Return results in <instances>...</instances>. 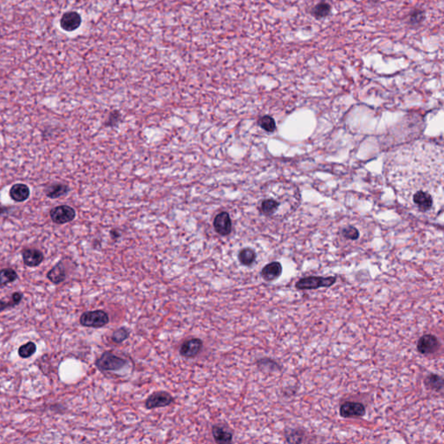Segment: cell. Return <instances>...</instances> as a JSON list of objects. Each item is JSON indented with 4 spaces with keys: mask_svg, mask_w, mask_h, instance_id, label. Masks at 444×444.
Listing matches in <instances>:
<instances>
[{
    "mask_svg": "<svg viewBox=\"0 0 444 444\" xmlns=\"http://www.w3.org/2000/svg\"><path fill=\"white\" fill-rule=\"evenodd\" d=\"M387 178L408 208L430 216L442 204V150L428 143L409 144L386 162Z\"/></svg>",
    "mask_w": 444,
    "mask_h": 444,
    "instance_id": "1",
    "label": "cell"
},
{
    "mask_svg": "<svg viewBox=\"0 0 444 444\" xmlns=\"http://www.w3.org/2000/svg\"><path fill=\"white\" fill-rule=\"evenodd\" d=\"M284 195L281 199L278 197L266 198L263 200L260 203L259 211L260 213L266 217H273L281 211L283 214H287L289 209L292 208L291 203L285 200Z\"/></svg>",
    "mask_w": 444,
    "mask_h": 444,
    "instance_id": "2",
    "label": "cell"
},
{
    "mask_svg": "<svg viewBox=\"0 0 444 444\" xmlns=\"http://www.w3.org/2000/svg\"><path fill=\"white\" fill-rule=\"evenodd\" d=\"M336 282V276H308L298 280L296 282L295 287L298 290H316L324 287H331Z\"/></svg>",
    "mask_w": 444,
    "mask_h": 444,
    "instance_id": "3",
    "label": "cell"
},
{
    "mask_svg": "<svg viewBox=\"0 0 444 444\" xmlns=\"http://www.w3.org/2000/svg\"><path fill=\"white\" fill-rule=\"evenodd\" d=\"M96 365L103 371H116L126 366L127 360L111 353V351H105L97 359Z\"/></svg>",
    "mask_w": 444,
    "mask_h": 444,
    "instance_id": "4",
    "label": "cell"
},
{
    "mask_svg": "<svg viewBox=\"0 0 444 444\" xmlns=\"http://www.w3.org/2000/svg\"><path fill=\"white\" fill-rule=\"evenodd\" d=\"M110 322L109 315L102 310L86 311L80 317V324L85 327H104Z\"/></svg>",
    "mask_w": 444,
    "mask_h": 444,
    "instance_id": "5",
    "label": "cell"
},
{
    "mask_svg": "<svg viewBox=\"0 0 444 444\" xmlns=\"http://www.w3.org/2000/svg\"><path fill=\"white\" fill-rule=\"evenodd\" d=\"M50 216L52 218V221L58 225L68 223L73 221L76 218V211L74 208L67 206V205H61L59 207L52 208L50 212Z\"/></svg>",
    "mask_w": 444,
    "mask_h": 444,
    "instance_id": "6",
    "label": "cell"
},
{
    "mask_svg": "<svg viewBox=\"0 0 444 444\" xmlns=\"http://www.w3.org/2000/svg\"><path fill=\"white\" fill-rule=\"evenodd\" d=\"M417 350L422 355H431L441 348V343L437 337L432 334H425L419 338Z\"/></svg>",
    "mask_w": 444,
    "mask_h": 444,
    "instance_id": "7",
    "label": "cell"
},
{
    "mask_svg": "<svg viewBox=\"0 0 444 444\" xmlns=\"http://www.w3.org/2000/svg\"><path fill=\"white\" fill-rule=\"evenodd\" d=\"M366 408L363 403L358 402H345L340 406L339 415L343 418L362 417L365 415Z\"/></svg>",
    "mask_w": 444,
    "mask_h": 444,
    "instance_id": "8",
    "label": "cell"
},
{
    "mask_svg": "<svg viewBox=\"0 0 444 444\" xmlns=\"http://www.w3.org/2000/svg\"><path fill=\"white\" fill-rule=\"evenodd\" d=\"M174 402L172 395L166 391H157L149 395L145 402V407L148 409L162 408L170 405Z\"/></svg>",
    "mask_w": 444,
    "mask_h": 444,
    "instance_id": "9",
    "label": "cell"
},
{
    "mask_svg": "<svg viewBox=\"0 0 444 444\" xmlns=\"http://www.w3.org/2000/svg\"><path fill=\"white\" fill-rule=\"evenodd\" d=\"M337 229V235L346 241H357L361 237V227L351 222L341 224Z\"/></svg>",
    "mask_w": 444,
    "mask_h": 444,
    "instance_id": "10",
    "label": "cell"
},
{
    "mask_svg": "<svg viewBox=\"0 0 444 444\" xmlns=\"http://www.w3.org/2000/svg\"><path fill=\"white\" fill-rule=\"evenodd\" d=\"M203 347V342L200 338H191L182 344L179 352L181 356L186 358H192L201 352Z\"/></svg>",
    "mask_w": 444,
    "mask_h": 444,
    "instance_id": "11",
    "label": "cell"
},
{
    "mask_svg": "<svg viewBox=\"0 0 444 444\" xmlns=\"http://www.w3.org/2000/svg\"><path fill=\"white\" fill-rule=\"evenodd\" d=\"M214 227L218 234L222 236L230 234L232 232V221L227 212H221L218 214L214 221Z\"/></svg>",
    "mask_w": 444,
    "mask_h": 444,
    "instance_id": "12",
    "label": "cell"
},
{
    "mask_svg": "<svg viewBox=\"0 0 444 444\" xmlns=\"http://www.w3.org/2000/svg\"><path fill=\"white\" fill-rule=\"evenodd\" d=\"M82 24L80 14L76 12H68L63 15L60 20V26L65 32H74L78 30Z\"/></svg>",
    "mask_w": 444,
    "mask_h": 444,
    "instance_id": "13",
    "label": "cell"
},
{
    "mask_svg": "<svg viewBox=\"0 0 444 444\" xmlns=\"http://www.w3.org/2000/svg\"><path fill=\"white\" fill-rule=\"evenodd\" d=\"M283 272L282 265L278 261H272L263 267L260 275L266 281L271 282L279 279Z\"/></svg>",
    "mask_w": 444,
    "mask_h": 444,
    "instance_id": "14",
    "label": "cell"
},
{
    "mask_svg": "<svg viewBox=\"0 0 444 444\" xmlns=\"http://www.w3.org/2000/svg\"><path fill=\"white\" fill-rule=\"evenodd\" d=\"M24 264L29 267L39 266L44 261V253L38 249H25L22 252Z\"/></svg>",
    "mask_w": 444,
    "mask_h": 444,
    "instance_id": "15",
    "label": "cell"
},
{
    "mask_svg": "<svg viewBox=\"0 0 444 444\" xmlns=\"http://www.w3.org/2000/svg\"><path fill=\"white\" fill-rule=\"evenodd\" d=\"M9 194L13 201L23 202L30 197V188L23 183H17L11 188Z\"/></svg>",
    "mask_w": 444,
    "mask_h": 444,
    "instance_id": "16",
    "label": "cell"
},
{
    "mask_svg": "<svg viewBox=\"0 0 444 444\" xmlns=\"http://www.w3.org/2000/svg\"><path fill=\"white\" fill-rule=\"evenodd\" d=\"M47 279L55 285H59L65 281L66 279V271L62 261L58 263L55 266H53L52 269L50 270L47 273Z\"/></svg>",
    "mask_w": 444,
    "mask_h": 444,
    "instance_id": "17",
    "label": "cell"
},
{
    "mask_svg": "<svg viewBox=\"0 0 444 444\" xmlns=\"http://www.w3.org/2000/svg\"><path fill=\"white\" fill-rule=\"evenodd\" d=\"M212 434L214 441L217 443H230L233 440L232 432L228 431L226 428H222L219 425H215L212 428Z\"/></svg>",
    "mask_w": 444,
    "mask_h": 444,
    "instance_id": "18",
    "label": "cell"
},
{
    "mask_svg": "<svg viewBox=\"0 0 444 444\" xmlns=\"http://www.w3.org/2000/svg\"><path fill=\"white\" fill-rule=\"evenodd\" d=\"M443 378L438 374H428L424 380V384L428 389L435 392H441L443 389Z\"/></svg>",
    "mask_w": 444,
    "mask_h": 444,
    "instance_id": "19",
    "label": "cell"
},
{
    "mask_svg": "<svg viewBox=\"0 0 444 444\" xmlns=\"http://www.w3.org/2000/svg\"><path fill=\"white\" fill-rule=\"evenodd\" d=\"M46 195L51 199H57L66 195L70 191L68 185L64 183H53L46 188Z\"/></svg>",
    "mask_w": 444,
    "mask_h": 444,
    "instance_id": "20",
    "label": "cell"
},
{
    "mask_svg": "<svg viewBox=\"0 0 444 444\" xmlns=\"http://www.w3.org/2000/svg\"><path fill=\"white\" fill-rule=\"evenodd\" d=\"M256 257L255 251L252 249V248H250V247L243 248V249L240 251V253H239V255H238L240 262L243 266H252L253 263L255 262Z\"/></svg>",
    "mask_w": 444,
    "mask_h": 444,
    "instance_id": "21",
    "label": "cell"
},
{
    "mask_svg": "<svg viewBox=\"0 0 444 444\" xmlns=\"http://www.w3.org/2000/svg\"><path fill=\"white\" fill-rule=\"evenodd\" d=\"M331 12V6L327 2H320L317 4L313 9L311 10V15L316 18L317 20L324 19L330 15Z\"/></svg>",
    "mask_w": 444,
    "mask_h": 444,
    "instance_id": "22",
    "label": "cell"
},
{
    "mask_svg": "<svg viewBox=\"0 0 444 444\" xmlns=\"http://www.w3.org/2000/svg\"><path fill=\"white\" fill-rule=\"evenodd\" d=\"M19 278L18 273L13 268H4L0 270V286H6L16 281Z\"/></svg>",
    "mask_w": 444,
    "mask_h": 444,
    "instance_id": "23",
    "label": "cell"
},
{
    "mask_svg": "<svg viewBox=\"0 0 444 444\" xmlns=\"http://www.w3.org/2000/svg\"><path fill=\"white\" fill-rule=\"evenodd\" d=\"M23 299V293L22 292H14L10 301H3L0 300V312L1 311H6L7 309L13 308L16 305H20V302Z\"/></svg>",
    "mask_w": 444,
    "mask_h": 444,
    "instance_id": "24",
    "label": "cell"
},
{
    "mask_svg": "<svg viewBox=\"0 0 444 444\" xmlns=\"http://www.w3.org/2000/svg\"><path fill=\"white\" fill-rule=\"evenodd\" d=\"M37 350V345L35 343L30 341L28 343L21 345L19 348V355L22 358H28L33 356Z\"/></svg>",
    "mask_w": 444,
    "mask_h": 444,
    "instance_id": "25",
    "label": "cell"
},
{
    "mask_svg": "<svg viewBox=\"0 0 444 444\" xmlns=\"http://www.w3.org/2000/svg\"><path fill=\"white\" fill-rule=\"evenodd\" d=\"M258 365L259 369L263 370H267V371H276V370H280V366L279 363L275 362L274 360L270 359V358H261L258 360Z\"/></svg>",
    "mask_w": 444,
    "mask_h": 444,
    "instance_id": "26",
    "label": "cell"
},
{
    "mask_svg": "<svg viewBox=\"0 0 444 444\" xmlns=\"http://www.w3.org/2000/svg\"><path fill=\"white\" fill-rule=\"evenodd\" d=\"M259 125L261 127V129L269 133H272L276 130L275 121L270 116L261 117L259 120Z\"/></svg>",
    "mask_w": 444,
    "mask_h": 444,
    "instance_id": "27",
    "label": "cell"
},
{
    "mask_svg": "<svg viewBox=\"0 0 444 444\" xmlns=\"http://www.w3.org/2000/svg\"><path fill=\"white\" fill-rule=\"evenodd\" d=\"M424 11L421 10V9H415V10L412 11L410 14H409V20H408V22H409V25L415 26H418L420 24L422 23V22L424 21Z\"/></svg>",
    "mask_w": 444,
    "mask_h": 444,
    "instance_id": "28",
    "label": "cell"
},
{
    "mask_svg": "<svg viewBox=\"0 0 444 444\" xmlns=\"http://www.w3.org/2000/svg\"><path fill=\"white\" fill-rule=\"evenodd\" d=\"M129 336H130V333H129V331H127L125 328H119V329H117V331H114L111 339L115 343L120 344L122 342H124V340H126Z\"/></svg>",
    "mask_w": 444,
    "mask_h": 444,
    "instance_id": "29",
    "label": "cell"
},
{
    "mask_svg": "<svg viewBox=\"0 0 444 444\" xmlns=\"http://www.w3.org/2000/svg\"><path fill=\"white\" fill-rule=\"evenodd\" d=\"M121 120V114L119 111H112L109 115L105 125L107 127H115Z\"/></svg>",
    "mask_w": 444,
    "mask_h": 444,
    "instance_id": "30",
    "label": "cell"
},
{
    "mask_svg": "<svg viewBox=\"0 0 444 444\" xmlns=\"http://www.w3.org/2000/svg\"><path fill=\"white\" fill-rule=\"evenodd\" d=\"M286 441L287 442H292V443H300L303 442V437L301 434L298 431H291L290 434L286 435Z\"/></svg>",
    "mask_w": 444,
    "mask_h": 444,
    "instance_id": "31",
    "label": "cell"
},
{
    "mask_svg": "<svg viewBox=\"0 0 444 444\" xmlns=\"http://www.w3.org/2000/svg\"><path fill=\"white\" fill-rule=\"evenodd\" d=\"M111 236L113 237V239H117V238H119L121 236L120 233L118 232L117 230H113L111 231Z\"/></svg>",
    "mask_w": 444,
    "mask_h": 444,
    "instance_id": "32",
    "label": "cell"
},
{
    "mask_svg": "<svg viewBox=\"0 0 444 444\" xmlns=\"http://www.w3.org/2000/svg\"><path fill=\"white\" fill-rule=\"evenodd\" d=\"M7 208H4V207H0V214H4V213H7Z\"/></svg>",
    "mask_w": 444,
    "mask_h": 444,
    "instance_id": "33",
    "label": "cell"
}]
</instances>
